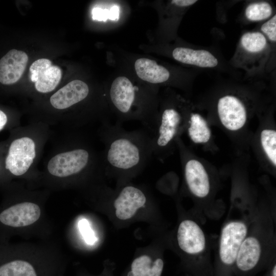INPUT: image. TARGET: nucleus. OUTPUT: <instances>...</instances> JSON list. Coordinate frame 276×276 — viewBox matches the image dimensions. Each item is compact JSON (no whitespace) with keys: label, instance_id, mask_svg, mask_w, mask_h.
I'll use <instances>...</instances> for the list:
<instances>
[{"label":"nucleus","instance_id":"18","mask_svg":"<svg viewBox=\"0 0 276 276\" xmlns=\"http://www.w3.org/2000/svg\"><path fill=\"white\" fill-rule=\"evenodd\" d=\"M134 68L140 78L153 84L166 83L172 77L171 71L167 67L148 58L137 59L134 63Z\"/></svg>","mask_w":276,"mask_h":276},{"label":"nucleus","instance_id":"4","mask_svg":"<svg viewBox=\"0 0 276 276\" xmlns=\"http://www.w3.org/2000/svg\"><path fill=\"white\" fill-rule=\"evenodd\" d=\"M163 107L155 116L153 128L149 133L153 155L163 160L173 150L179 136L186 128L191 104L177 99Z\"/></svg>","mask_w":276,"mask_h":276},{"label":"nucleus","instance_id":"14","mask_svg":"<svg viewBox=\"0 0 276 276\" xmlns=\"http://www.w3.org/2000/svg\"><path fill=\"white\" fill-rule=\"evenodd\" d=\"M183 167L185 179L190 191L199 198L206 196L210 183L203 165L195 158H189L185 161Z\"/></svg>","mask_w":276,"mask_h":276},{"label":"nucleus","instance_id":"10","mask_svg":"<svg viewBox=\"0 0 276 276\" xmlns=\"http://www.w3.org/2000/svg\"><path fill=\"white\" fill-rule=\"evenodd\" d=\"M30 77L35 83V87L40 93L53 91L58 85L62 77L59 67L52 64L48 59L42 58L35 61L30 66Z\"/></svg>","mask_w":276,"mask_h":276},{"label":"nucleus","instance_id":"11","mask_svg":"<svg viewBox=\"0 0 276 276\" xmlns=\"http://www.w3.org/2000/svg\"><path fill=\"white\" fill-rule=\"evenodd\" d=\"M147 201V197L143 190L133 186L123 188L113 201L116 216L120 219L131 218L136 211L143 207Z\"/></svg>","mask_w":276,"mask_h":276},{"label":"nucleus","instance_id":"2","mask_svg":"<svg viewBox=\"0 0 276 276\" xmlns=\"http://www.w3.org/2000/svg\"><path fill=\"white\" fill-rule=\"evenodd\" d=\"M215 88L213 109L221 124L237 131L245 125L259 104L258 94L266 88L265 80L231 78Z\"/></svg>","mask_w":276,"mask_h":276},{"label":"nucleus","instance_id":"23","mask_svg":"<svg viewBox=\"0 0 276 276\" xmlns=\"http://www.w3.org/2000/svg\"><path fill=\"white\" fill-rule=\"evenodd\" d=\"M260 143L267 158L271 165L276 166V131L264 129L260 133Z\"/></svg>","mask_w":276,"mask_h":276},{"label":"nucleus","instance_id":"12","mask_svg":"<svg viewBox=\"0 0 276 276\" xmlns=\"http://www.w3.org/2000/svg\"><path fill=\"white\" fill-rule=\"evenodd\" d=\"M39 206L32 202H25L12 205L0 213V222L13 227L30 225L40 217Z\"/></svg>","mask_w":276,"mask_h":276},{"label":"nucleus","instance_id":"9","mask_svg":"<svg viewBox=\"0 0 276 276\" xmlns=\"http://www.w3.org/2000/svg\"><path fill=\"white\" fill-rule=\"evenodd\" d=\"M246 234V226L240 221L231 222L223 227L221 234L219 256L224 264L231 265L235 262Z\"/></svg>","mask_w":276,"mask_h":276},{"label":"nucleus","instance_id":"27","mask_svg":"<svg viewBox=\"0 0 276 276\" xmlns=\"http://www.w3.org/2000/svg\"><path fill=\"white\" fill-rule=\"evenodd\" d=\"M7 122V117L6 114L0 110V131L3 129Z\"/></svg>","mask_w":276,"mask_h":276},{"label":"nucleus","instance_id":"7","mask_svg":"<svg viewBox=\"0 0 276 276\" xmlns=\"http://www.w3.org/2000/svg\"><path fill=\"white\" fill-rule=\"evenodd\" d=\"M88 150L78 148L59 153L53 157L48 164V170L52 175L65 177L84 171L90 162Z\"/></svg>","mask_w":276,"mask_h":276},{"label":"nucleus","instance_id":"21","mask_svg":"<svg viewBox=\"0 0 276 276\" xmlns=\"http://www.w3.org/2000/svg\"><path fill=\"white\" fill-rule=\"evenodd\" d=\"M36 265L22 259L0 262V276H53L49 272H41Z\"/></svg>","mask_w":276,"mask_h":276},{"label":"nucleus","instance_id":"1","mask_svg":"<svg viewBox=\"0 0 276 276\" xmlns=\"http://www.w3.org/2000/svg\"><path fill=\"white\" fill-rule=\"evenodd\" d=\"M103 165L108 173L122 177L141 171L153 155L151 139L144 129L128 131L121 123L104 125Z\"/></svg>","mask_w":276,"mask_h":276},{"label":"nucleus","instance_id":"13","mask_svg":"<svg viewBox=\"0 0 276 276\" xmlns=\"http://www.w3.org/2000/svg\"><path fill=\"white\" fill-rule=\"evenodd\" d=\"M28 56L24 51L12 49L0 59V82L5 85L17 82L24 74Z\"/></svg>","mask_w":276,"mask_h":276},{"label":"nucleus","instance_id":"8","mask_svg":"<svg viewBox=\"0 0 276 276\" xmlns=\"http://www.w3.org/2000/svg\"><path fill=\"white\" fill-rule=\"evenodd\" d=\"M35 156V145L32 139L28 137L16 139L9 147L6 168L14 175H21L28 170Z\"/></svg>","mask_w":276,"mask_h":276},{"label":"nucleus","instance_id":"3","mask_svg":"<svg viewBox=\"0 0 276 276\" xmlns=\"http://www.w3.org/2000/svg\"><path fill=\"white\" fill-rule=\"evenodd\" d=\"M234 68L244 72L243 79L271 80L275 78L276 53L259 31L243 32L234 54L228 61Z\"/></svg>","mask_w":276,"mask_h":276},{"label":"nucleus","instance_id":"24","mask_svg":"<svg viewBox=\"0 0 276 276\" xmlns=\"http://www.w3.org/2000/svg\"><path fill=\"white\" fill-rule=\"evenodd\" d=\"M78 226L85 242L90 245L94 244L97 238L88 221L86 219H81L78 222Z\"/></svg>","mask_w":276,"mask_h":276},{"label":"nucleus","instance_id":"6","mask_svg":"<svg viewBox=\"0 0 276 276\" xmlns=\"http://www.w3.org/2000/svg\"><path fill=\"white\" fill-rule=\"evenodd\" d=\"M136 90L131 82L126 77L120 76L112 82L109 91L110 101L120 114L122 121L137 119L141 121L144 129L149 128L148 120L135 104Z\"/></svg>","mask_w":276,"mask_h":276},{"label":"nucleus","instance_id":"26","mask_svg":"<svg viewBox=\"0 0 276 276\" xmlns=\"http://www.w3.org/2000/svg\"><path fill=\"white\" fill-rule=\"evenodd\" d=\"M109 19L111 20H117L119 17V9L117 6H112L109 10Z\"/></svg>","mask_w":276,"mask_h":276},{"label":"nucleus","instance_id":"15","mask_svg":"<svg viewBox=\"0 0 276 276\" xmlns=\"http://www.w3.org/2000/svg\"><path fill=\"white\" fill-rule=\"evenodd\" d=\"M179 246L189 254H197L203 250L205 245L204 233L194 221L186 220L179 225L177 231Z\"/></svg>","mask_w":276,"mask_h":276},{"label":"nucleus","instance_id":"19","mask_svg":"<svg viewBox=\"0 0 276 276\" xmlns=\"http://www.w3.org/2000/svg\"><path fill=\"white\" fill-rule=\"evenodd\" d=\"M186 128L191 140L195 144H205L211 139L212 132L206 119L194 110L191 104L187 117Z\"/></svg>","mask_w":276,"mask_h":276},{"label":"nucleus","instance_id":"17","mask_svg":"<svg viewBox=\"0 0 276 276\" xmlns=\"http://www.w3.org/2000/svg\"><path fill=\"white\" fill-rule=\"evenodd\" d=\"M275 7L271 1L265 0L246 1L238 20L243 25L260 24L275 14Z\"/></svg>","mask_w":276,"mask_h":276},{"label":"nucleus","instance_id":"25","mask_svg":"<svg viewBox=\"0 0 276 276\" xmlns=\"http://www.w3.org/2000/svg\"><path fill=\"white\" fill-rule=\"evenodd\" d=\"M109 11L107 9H103L96 7L93 9L92 15L94 20L105 21L109 18Z\"/></svg>","mask_w":276,"mask_h":276},{"label":"nucleus","instance_id":"5","mask_svg":"<svg viewBox=\"0 0 276 276\" xmlns=\"http://www.w3.org/2000/svg\"><path fill=\"white\" fill-rule=\"evenodd\" d=\"M178 62L200 71H212L227 74L232 78L242 79V73L233 68L216 47L187 45L175 47L171 52Z\"/></svg>","mask_w":276,"mask_h":276},{"label":"nucleus","instance_id":"20","mask_svg":"<svg viewBox=\"0 0 276 276\" xmlns=\"http://www.w3.org/2000/svg\"><path fill=\"white\" fill-rule=\"evenodd\" d=\"M261 250V244L257 238L254 237L245 238L235 260L238 268L243 271L254 268L260 260Z\"/></svg>","mask_w":276,"mask_h":276},{"label":"nucleus","instance_id":"28","mask_svg":"<svg viewBox=\"0 0 276 276\" xmlns=\"http://www.w3.org/2000/svg\"><path fill=\"white\" fill-rule=\"evenodd\" d=\"M276 266H274L272 270V276H275Z\"/></svg>","mask_w":276,"mask_h":276},{"label":"nucleus","instance_id":"22","mask_svg":"<svg viewBox=\"0 0 276 276\" xmlns=\"http://www.w3.org/2000/svg\"><path fill=\"white\" fill-rule=\"evenodd\" d=\"M163 267L161 259L152 262L149 256L143 255L133 260L130 273L132 276H160Z\"/></svg>","mask_w":276,"mask_h":276},{"label":"nucleus","instance_id":"16","mask_svg":"<svg viewBox=\"0 0 276 276\" xmlns=\"http://www.w3.org/2000/svg\"><path fill=\"white\" fill-rule=\"evenodd\" d=\"M88 94L89 87L86 83L74 80L53 94L50 102L56 109H66L84 100Z\"/></svg>","mask_w":276,"mask_h":276}]
</instances>
